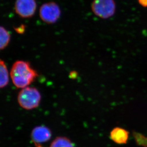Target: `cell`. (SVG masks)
<instances>
[{
	"label": "cell",
	"instance_id": "5b68a950",
	"mask_svg": "<svg viewBox=\"0 0 147 147\" xmlns=\"http://www.w3.org/2000/svg\"><path fill=\"white\" fill-rule=\"evenodd\" d=\"M36 9L35 0H16L15 10L19 16L23 18H29L34 16Z\"/></svg>",
	"mask_w": 147,
	"mask_h": 147
},
{
	"label": "cell",
	"instance_id": "52a82bcc",
	"mask_svg": "<svg viewBox=\"0 0 147 147\" xmlns=\"http://www.w3.org/2000/svg\"><path fill=\"white\" fill-rule=\"evenodd\" d=\"M129 133L125 129L116 127L110 132V138L111 140L117 144H125L129 140Z\"/></svg>",
	"mask_w": 147,
	"mask_h": 147
},
{
	"label": "cell",
	"instance_id": "8fae6325",
	"mask_svg": "<svg viewBox=\"0 0 147 147\" xmlns=\"http://www.w3.org/2000/svg\"><path fill=\"white\" fill-rule=\"evenodd\" d=\"M136 142L140 146L147 147V137L140 133L134 132L133 133Z\"/></svg>",
	"mask_w": 147,
	"mask_h": 147
},
{
	"label": "cell",
	"instance_id": "ba28073f",
	"mask_svg": "<svg viewBox=\"0 0 147 147\" xmlns=\"http://www.w3.org/2000/svg\"><path fill=\"white\" fill-rule=\"evenodd\" d=\"M9 82V73L4 61L0 59V88L6 86Z\"/></svg>",
	"mask_w": 147,
	"mask_h": 147
},
{
	"label": "cell",
	"instance_id": "4fadbf2b",
	"mask_svg": "<svg viewBox=\"0 0 147 147\" xmlns=\"http://www.w3.org/2000/svg\"><path fill=\"white\" fill-rule=\"evenodd\" d=\"M37 146H37V147H42L41 146H39V145H37Z\"/></svg>",
	"mask_w": 147,
	"mask_h": 147
},
{
	"label": "cell",
	"instance_id": "30bf717a",
	"mask_svg": "<svg viewBox=\"0 0 147 147\" xmlns=\"http://www.w3.org/2000/svg\"><path fill=\"white\" fill-rule=\"evenodd\" d=\"M11 36L8 31L0 26V50L5 48L10 42Z\"/></svg>",
	"mask_w": 147,
	"mask_h": 147
},
{
	"label": "cell",
	"instance_id": "6da1fadb",
	"mask_svg": "<svg viewBox=\"0 0 147 147\" xmlns=\"http://www.w3.org/2000/svg\"><path fill=\"white\" fill-rule=\"evenodd\" d=\"M10 75L13 84L17 88H21L27 87L38 76V73L31 67L30 63L22 60L14 63Z\"/></svg>",
	"mask_w": 147,
	"mask_h": 147
},
{
	"label": "cell",
	"instance_id": "277c9868",
	"mask_svg": "<svg viewBox=\"0 0 147 147\" xmlns=\"http://www.w3.org/2000/svg\"><path fill=\"white\" fill-rule=\"evenodd\" d=\"M40 16L45 23L54 24L59 18L61 10L59 6L54 2L45 3L40 9Z\"/></svg>",
	"mask_w": 147,
	"mask_h": 147
},
{
	"label": "cell",
	"instance_id": "9c48e42d",
	"mask_svg": "<svg viewBox=\"0 0 147 147\" xmlns=\"http://www.w3.org/2000/svg\"><path fill=\"white\" fill-rule=\"evenodd\" d=\"M50 147H75L71 140L65 137L56 138L51 143Z\"/></svg>",
	"mask_w": 147,
	"mask_h": 147
},
{
	"label": "cell",
	"instance_id": "7a4b0ae2",
	"mask_svg": "<svg viewBox=\"0 0 147 147\" xmlns=\"http://www.w3.org/2000/svg\"><path fill=\"white\" fill-rule=\"evenodd\" d=\"M17 99L22 108L31 110L36 109L39 105L41 95L36 88L27 86L20 91Z\"/></svg>",
	"mask_w": 147,
	"mask_h": 147
},
{
	"label": "cell",
	"instance_id": "8992f818",
	"mask_svg": "<svg viewBox=\"0 0 147 147\" xmlns=\"http://www.w3.org/2000/svg\"><path fill=\"white\" fill-rule=\"evenodd\" d=\"M31 137L33 142L37 146L49 141L52 137V132L47 127L37 126L33 129Z\"/></svg>",
	"mask_w": 147,
	"mask_h": 147
},
{
	"label": "cell",
	"instance_id": "7c38bea8",
	"mask_svg": "<svg viewBox=\"0 0 147 147\" xmlns=\"http://www.w3.org/2000/svg\"><path fill=\"white\" fill-rule=\"evenodd\" d=\"M139 2L143 7H147V0H139Z\"/></svg>",
	"mask_w": 147,
	"mask_h": 147
},
{
	"label": "cell",
	"instance_id": "3957f363",
	"mask_svg": "<svg viewBox=\"0 0 147 147\" xmlns=\"http://www.w3.org/2000/svg\"><path fill=\"white\" fill-rule=\"evenodd\" d=\"M91 8L92 11L97 16L107 19L114 14L116 5L114 0H94Z\"/></svg>",
	"mask_w": 147,
	"mask_h": 147
}]
</instances>
